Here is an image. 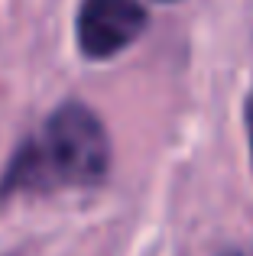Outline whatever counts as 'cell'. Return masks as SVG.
<instances>
[{
  "mask_svg": "<svg viewBox=\"0 0 253 256\" xmlns=\"http://www.w3.org/2000/svg\"><path fill=\"white\" fill-rule=\"evenodd\" d=\"M244 120H247V136H250V152H253V94L244 104Z\"/></svg>",
  "mask_w": 253,
  "mask_h": 256,
  "instance_id": "3",
  "label": "cell"
},
{
  "mask_svg": "<svg viewBox=\"0 0 253 256\" xmlns=\"http://www.w3.org/2000/svg\"><path fill=\"white\" fill-rule=\"evenodd\" d=\"M110 169V140L101 117L82 100L56 107L36 136L23 140L0 175V201L52 188L101 185Z\"/></svg>",
  "mask_w": 253,
  "mask_h": 256,
  "instance_id": "1",
  "label": "cell"
},
{
  "mask_svg": "<svg viewBox=\"0 0 253 256\" xmlns=\"http://www.w3.org/2000/svg\"><path fill=\"white\" fill-rule=\"evenodd\" d=\"M224 256H240V253H224Z\"/></svg>",
  "mask_w": 253,
  "mask_h": 256,
  "instance_id": "4",
  "label": "cell"
},
{
  "mask_svg": "<svg viewBox=\"0 0 253 256\" xmlns=\"http://www.w3.org/2000/svg\"><path fill=\"white\" fill-rule=\"evenodd\" d=\"M146 26L140 0H82L75 16V39L82 56L110 58L133 42Z\"/></svg>",
  "mask_w": 253,
  "mask_h": 256,
  "instance_id": "2",
  "label": "cell"
}]
</instances>
